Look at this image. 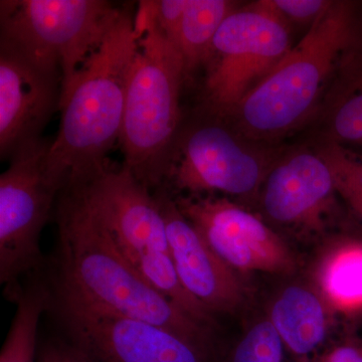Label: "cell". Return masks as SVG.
<instances>
[{"label": "cell", "instance_id": "ffe728a7", "mask_svg": "<svg viewBox=\"0 0 362 362\" xmlns=\"http://www.w3.org/2000/svg\"><path fill=\"white\" fill-rule=\"evenodd\" d=\"M319 156L329 168L337 194L362 223V159L337 143L328 145Z\"/></svg>", "mask_w": 362, "mask_h": 362}, {"label": "cell", "instance_id": "5b68a950", "mask_svg": "<svg viewBox=\"0 0 362 362\" xmlns=\"http://www.w3.org/2000/svg\"><path fill=\"white\" fill-rule=\"evenodd\" d=\"M121 11L103 0H2L0 37L59 69L63 92Z\"/></svg>", "mask_w": 362, "mask_h": 362}, {"label": "cell", "instance_id": "7c38bea8", "mask_svg": "<svg viewBox=\"0 0 362 362\" xmlns=\"http://www.w3.org/2000/svg\"><path fill=\"white\" fill-rule=\"evenodd\" d=\"M166 176L192 195L244 197L257 192L266 180L258 157L218 124L199 126L185 136L177 157L169 161Z\"/></svg>", "mask_w": 362, "mask_h": 362}, {"label": "cell", "instance_id": "3957f363", "mask_svg": "<svg viewBox=\"0 0 362 362\" xmlns=\"http://www.w3.org/2000/svg\"><path fill=\"white\" fill-rule=\"evenodd\" d=\"M139 47L131 70L120 138L124 164L147 187H158L180 122L185 61L163 33L154 1H141L135 14Z\"/></svg>", "mask_w": 362, "mask_h": 362}, {"label": "cell", "instance_id": "6da1fadb", "mask_svg": "<svg viewBox=\"0 0 362 362\" xmlns=\"http://www.w3.org/2000/svg\"><path fill=\"white\" fill-rule=\"evenodd\" d=\"M59 295L146 321L214 349V329L159 294L131 266L73 185L58 207Z\"/></svg>", "mask_w": 362, "mask_h": 362}, {"label": "cell", "instance_id": "44dd1931", "mask_svg": "<svg viewBox=\"0 0 362 362\" xmlns=\"http://www.w3.org/2000/svg\"><path fill=\"white\" fill-rule=\"evenodd\" d=\"M268 2L283 20L300 23H314L330 4L323 0H268Z\"/></svg>", "mask_w": 362, "mask_h": 362}, {"label": "cell", "instance_id": "7402d4cb", "mask_svg": "<svg viewBox=\"0 0 362 362\" xmlns=\"http://www.w3.org/2000/svg\"><path fill=\"white\" fill-rule=\"evenodd\" d=\"M310 362H362V335L349 332L331 340Z\"/></svg>", "mask_w": 362, "mask_h": 362}, {"label": "cell", "instance_id": "52a82bcc", "mask_svg": "<svg viewBox=\"0 0 362 362\" xmlns=\"http://www.w3.org/2000/svg\"><path fill=\"white\" fill-rule=\"evenodd\" d=\"M291 49L287 21L268 0L235 9L218 28L206 62V95L214 113H235Z\"/></svg>", "mask_w": 362, "mask_h": 362}, {"label": "cell", "instance_id": "30bf717a", "mask_svg": "<svg viewBox=\"0 0 362 362\" xmlns=\"http://www.w3.org/2000/svg\"><path fill=\"white\" fill-rule=\"evenodd\" d=\"M88 206L128 262L150 252H169L165 223L156 194L125 166L108 163L96 173L73 180Z\"/></svg>", "mask_w": 362, "mask_h": 362}, {"label": "cell", "instance_id": "9c48e42d", "mask_svg": "<svg viewBox=\"0 0 362 362\" xmlns=\"http://www.w3.org/2000/svg\"><path fill=\"white\" fill-rule=\"evenodd\" d=\"M207 246L233 270L293 277L299 255L278 230L228 199L190 195L175 199Z\"/></svg>", "mask_w": 362, "mask_h": 362}, {"label": "cell", "instance_id": "4fadbf2b", "mask_svg": "<svg viewBox=\"0 0 362 362\" xmlns=\"http://www.w3.org/2000/svg\"><path fill=\"white\" fill-rule=\"evenodd\" d=\"M156 197L165 223L169 252L187 291L213 314L233 315L246 309L252 294L246 277L207 246L175 199L164 192Z\"/></svg>", "mask_w": 362, "mask_h": 362}, {"label": "cell", "instance_id": "ba28073f", "mask_svg": "<svg viewBox=\"0 0 362 362\" xmlns=\"http://www.w3.org/2000/svg\"><path fill=\"white\" fill-rule=\"evenodd\" d=\"M63 318L75 343L98 362H216V349L164 329L65 295Z\"/></svg>", "mask_w": 362, "mask_h": 362}, {"label": "cell", "instance_id": "d6986e66", "mask_svg": "<svg viewBox=\"0 0 362 362\" xmlns=\"http://www.w3.org/2000/svg\"><path fill=\"white\" fill-rule=\"evenodd\" d=\"M284 345L266 314L245 326L230 349L216 362H284Z\"/></svg>", "mask_w": 362, "mask_h": 362}, {"label": "cell", "instance_id": "2e32d148", "mask_svg": "<svg viewBox=\"0 0 362 362\" xmlns=\"http://www.w3.org/2000/svg\"><path fill=\"white\" fill-rule=\"evenodd\" d=\"M308 278L337 321L362 320V238L342 235L326 242Z\"/></svg>", "mask_w": 362, "mask_h": 362}, {"label": "cell", "instance_id": "277c9868", "mask_svg": "<svg viewBox=\"0 0 362 362\" xmlns=\"http://www.w3.org/2000/svg\"><path fill=\"white\" fill-rule=\"evenodd\" d=\"M354 23L351 4L330 1L303 39L235 109L243 128L257 137H274L301 122L351 45Z\"/></svg>", "mask_w": 362, "mask_h": 362}, {"label": "cell", "instance_id": "9a60e30c", "mask_svg": "<svg viewBox=\"0 0 362 362\" xmlns=\"http://www.w3.org/2000/svg\"><path fill=\"white\" fill-rule=\"evenodd\" d=\"M264 313L277 331L291 362H310L331 341L337 322L309 278L281 286L269 299Z\"/></svg>", "mask_w": 362, "mask_h": 362}, {"label": "cell", "instance_id": "5bb4252c", "mask_svg": "<svg viewBox=\"0 0 362 362\" xmlns=\"http://www.w3.org/2000/svg\"><path fill=\"white\" fill-rule=\"evenodd\" d=\"M334 183L319 156L296 154L266 176L262 206L278 228L303 237L321 235L335 204Z\"/></svg>", "mask_w": 362, "mask_h": 362}, {"label": "cell", "instance_id": "8fae6325", "mask_svg": "<svg viewBox=\"0 0 362 362\" xmlns=\"http://www.w3.org/2000/svg\"><path fill=\"white\" fill-rule=\"evenodd\" d=\"M62 74L0 37V156L40 139L59 109Z\"/></svg>", "mask_w": 362, "mask_h": 362}, {"label": "cell", "instance_id": "603a6c76", "mask_svg": "<svg viewBox=\"0 0 362 362\" xmlns=\"http://www.w3.org/2000/svg\"><path fill=\"white\" fill-rule=\"evenodd\" d=\"M37 362H92L77 343L51 342L42 346Z\"/></svg>", "mask_w": 362, "mask_h": 362}, {"label": "cell", "instance_id": "7a4b0ae2", "mask_svg": "<svg viewBox=\"0 0 362 362\" xmlns=\"http://www.w3.org/2000/svg\"><path fill=\"white\" fill-rule=\"evenodd\" d=\"M139 47L135 16L122 8L71 84L61 93V123L49 149V166L66 185L108 163L120 138L126 95Z\"/></svg>", "mask_w": 362, "mask_h": 362}, {"label": "cell", "instance_id": "8992f818", "mask_svg": "<svg viewBox=\"0 0 362 362\" xmlns=\"http://www.w3.org/2000/svg\"><path fill=\"white\" fill-rule=\"evenodd\" d=\"M52 142L21 147L0 175V283L14 301L18 280L42 265L40 240L52 204L66 187L49 166Z\"/></svg>", "mask_w": 362, "mask_h": 362}, {"label": "cell", "instance_id": "e0dca14e", "mask_svg": "<svg viewBox=\"0 0 362 362\" xmlns=\"http://www.w3.org/2000/svg\"><path fill=\"white\" fill-rule=\"evenodd\" d=\"M235 9V4L226 0H187L170 40L182 57L187 73L206 63L218 28Z\"/></svg>", "mask_w": 362, "mask_h": 362}, {"label": "cell", "instance_id": "ac0fdd59", "mask_svg": "<svg viewBox=\"0 0 362 362\" xmlns=\"http://www.w3.org/2000/svg\"><path fill=\"white\" fill-rule=\"evenodd\" d=\"M16 315L0 354V362H35L40 317L51 303V295L40 285L21 289L14 300Z\"/></svg>", "mask_w": 362, "mask_h": 362}]
</instances>
